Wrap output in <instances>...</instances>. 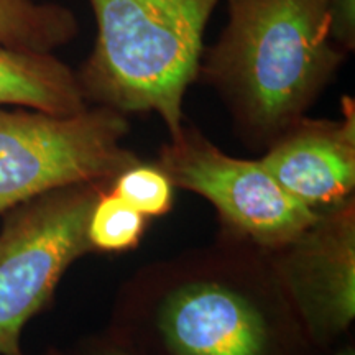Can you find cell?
I'll use <instances>...</instances> for the list:
<instances>
[{"label":"cell","instance_id":"cell-3","mask_svg":"<svg viewBox=\"0 0 355 355\" xmlns=\"http://www.w3.org/2000/svg\"><path fill=\"white\" fill-rule=\"evenodd\" d=\"M125 115L101 107L56 115L0 109V216L55 189L121 175L137 157L122 145Z\"/></svg>","mask_w":355,"mask_h":355},{"label":"cell","instance_id":"cell-5","mask_svg":"<svg viewBox=\"0 0 355 355\" xmlns=\"http://www.w3.org/2000/svg\"><path fill=\"white\" fill-rule=\"evenodd\" d=\"M159 163L173 184L206 198L230 227L260 245H290L321 217L286 193L260 159L229 157L194 128H181Z\"/></svg>","mask_w":355,"mask_h":355},{"label":"cell","instance_id":"cell-12","mask_svg":"<svg viewBox=\"0 0 355 355\" xmlns=\"http://www.w3.org/2000/svg\"><path fill=\"white\" fill-rule=\"evenodd\" d=\"M114 193L145 217L165 216L173 202V183L166 173L139 163L115 176Z\"/></svg>","mask_w":355,"mask_h":355},{"label":"cell","instance_id":"cell-11","mask_svg":"<svg viewBox=\"0 0 355 355\" xmlns=\"http://www.w3.org/2000/svg\"><path fill=\"white\" fill-rule=\"evenodd\" d=\"M144 229V214L115 193H101L89 217L87 237L92 248L123 252L140 242Z\"/></svg>","mask_w":355,"mask_h":355},{"label":"cell","instance_id":"cell-10","mask_svg":"<svg viewBox=\"0 0 355 355\" xmlns=\"http://www.w3.org/2000/svg\"><path fill=\"white\" fill-rule=\"evenodd\" d=\"M76 13L60 3L0 0V44L13 50L53 53L74 42Z\"/></svg>","mask_w":355,"mask_h":355},{"label":"cell","instance_id":"cell-14","mask_svg":"<svg viewBox=\"0 0 355 355\" xmlns=\"http://www.w3.org/2000/svg\"><path fill=\"white\" fill-rule=\"evenodd\" d=\"M339 355H354L352 350H344V352H340Z\"/></svg>","mask_w":355,"mask_h":355},{"label":"cell","instance_id":"cell-2","mask_svg":"<svg viewBox=\"0 0 355 355\" xmlns=\"http://www.w3.org/2000/svg\"><path fill=\"white\" fill-rule=\"evenodd\" d=\"M222 0H89L96 42L76 78L89 104L121 114L157 112L171 139L199 76L204 33Z\"/></svg>","mask_w":355,"mask_h":355},{"label":"cell","instance_id":"cell-4","mask_svg":"<svg viewBox=\"0 0 355 355\" xmlns=\"http://www.w3.org/2000/svg\"><path fill=\"white\" fill-rule=\"evenodd\" d=\"M96 183L55 189L8 211L0 230V355H24L25 324L50 303L73 261L92 252Z\"/></svg>","mask_w":355,"mask_h":355},{"label":"cell","instance_id":"cell-7","mask_svg":"<svg viewBox=\"0 0 355 355\" xmlns=\"http://www.w3.org/2000/svg\"><path fill=\"white\" fill-rule=\"evenodd\" d=\"M260 163L304 206H339L355 186V104L343 99L340 121L300 122L270 144Z\"/></svg>","mask_w":355,"mask_h":355},{"label":"cell","instance_id":"cell-15","mask_svg":"<svg viewBox=\"0 0 355 355\" xmlns=\"http://www.w3.org/2000/svg\"><path fill=\"white\" fill-rule=\"evenodd\" d=\"M104 355H127V354H122V352H107V354H104Z\"/></svg>","mask_w":355,"mask_h":355},{"label":"cell","instance_id":"cell-6","mask_svg":"<svg viewBox=\"0 0 355 355\" xmlns=\"http://www.w3.org/2000/svg\"><path fill=\"white\" fill-rule=\"evenodd\" d=\"M285 275L306 321L321 336L343 332L355 316L352 202L336 206L296 239Z\"/></svg>","mask_w":355,"mask_h":355},{"label":"cell","instance_id":"cell-13","mask_svg":"<svg viewBox=\"0 0 355 355\" xmlns=\"http://www.w3.org/2000/svg\"><path fill=\"white\" fill-rule=\"evenodd\" d=\"M331 40L345 53L355 50V0H327Z\"/></svg>","mask_w":355,"mask_h":355},{"label":"cell","instance_id":"cell-8","mask_svg":"<svg viewBox=\"0 0 355 355\" xmlns=\"http://www.w3.org/2000/svg\"><path fill=\"white\" fill-rule=\"evenodd\" d=\"M158 327L175 355H266L268 327L247 296L214 282L189 283L168 296Z\"/></svg>","mask_w":355,"mask_h":355},{"label":"cell","instance_id":"cell-9","mask_svg":"<svg viewBox=\"0 0 355 355\" xmlns=\"http://www.w3.org/2000/svg\"><path fill=\"white\" fill-rule=\"evenodd\" d=\"M3 105L56 115L87 109L76 71L53 53L13 50L0 44V109Z\"/></svg>","mask_w":355,"mask_h":355},{"label":"cell","instance_id":"cell-1","mask_svg":"<svg viewBox=\"0 0 355 355\" xmlns=\"http://www.w3.org/2000/svg\"><path fill=\"white\" fill-rule=\"evenodd\" d=\"M227 20L202 53L199 76L237 127L273 144L300 122L344 63L327 0H225Z\"/></svg>","mask_w":355,"mask_h":355}]
</instances>
